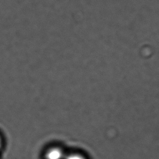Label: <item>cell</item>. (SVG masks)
Segmentation results:
<instances>
[{"label": "cell", "mask_w": 159, "mask_h": 159, "mask_svg": "<svg viewBox=\"0 0 159 159\" xmlns=\"http://www.w3.org/2000/svg\"><path fill=\"white\" fill-rule=\"evenodd\" d=\"M1 147H2V140H1V138L0 137V149H1Z\"/></svg>", "instance_id": "cell-3"}, {"label": "cell", "mask_w": 159, "mask_h": 159, "mask_svg": "<svg viewBox=\"0 0 159 159\" xmlns=\"http://www.w3.org/2000/svg\"><path fill=\"white\" fill-rule=\"evenodd\" d=\"M65 159H86V158L79 153H71L66 156Z\"/></svg>", "instance_id": "cell-2"}, {"label": "cell", "mask_w": 159, "mask_h": 159, "mask_svg": "<svg viewBox=\"0 0 159 159\" xmlns=\"http://www.w3.org/2000/svg\"><path fill=\"white\" fill-rule=\"evenodd\" d=\"M65 157L63 151L58 147L48 149L45 155V159H65Z\"/></svg>", "instance_id": "cell-1"}]
</instances>
